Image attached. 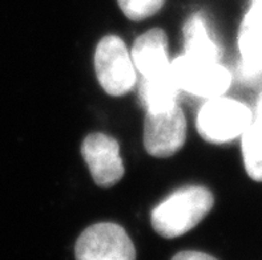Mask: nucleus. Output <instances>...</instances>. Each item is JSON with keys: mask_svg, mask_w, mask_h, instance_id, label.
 Returning a JSON list of instances; mask_svg holds the SVG:
<instances>
[{"mask_svg": "<svg viewBox=\"0 0 262 260\" xmlns=\"http://www.w3.org/2000/svg\"><path fill=\"white\" fill-rule=\"evenodd\" d=\"M135 68L143 77H152L170 68L168 39L163 30L153 28L139 37L130 53Z\"/></svg>", "mask_w": 262, "mask_h": 260, "instance_id": "nucleus-8", "label": "nucleus"}, {"mask_svg": "<svg viewBox=\"0 0 262 260\" xmlns=\"http://www.w3.org/2000/svg\"><path fill=\"white\" fill-rule=\"evenodd\" d=\"M241 137L246 173L254 181L262 182V122L253 120Z\"/></svg>", "mask_w": 262, "mask_h": 260, "instance_id": "nucleus-12", "label": "nucleus"}, {"mask_svg": "<svg viewBox=\"0 0 262 260\" xmlns=\"http://www.w3.org/2000/svg\"><path fill=\"white\" fill-rule=\"evenodd\" d=\"M170 70L181 90L205 99L223 96L232 84V75L220 61L183 55L170 63Z\"/></svg>", "mask_w": 262, "mask_h": 260, "instance_id": "nucleus-3", "label": "nucleus"}, {"mask_svg": "<svg viewBox=\"0 0 262 260\" xmlns=\"http://www.w3.org/2000/svg\"><path fill=\"white\" fill-rule=\"evenodd\" d=\"M121 11L130 20H144L161 10L165 0H117Z\"/></svg>", "mask_w": 262, "mask_h": 260, "instance_id": "nucleus-13", "label": "nucleus"}, {"mask_svg": "<svg viewBox=\"0 0 262 260\" xmlns=\"http://www.w3.org/2000/svg\"><path fill=\"white\" fill-rule=\"evenodd\" d=\"M181 89L177 85L170 68L166 72L152 77H143L140 86V99L146 109V113L164 112L177 105Z\"/></svg>", "mask_w": 262, "mask_h": 260, "instance_id": "nucleus-9", "label": "nucleus"}, {"mask_svg": "<svg viewBox=\"0 0 262 260\" xmlns=\"http://www.w3.org/2000/svg\"><path fill=\"white\" fill-rule=\"evenodd\" d=\"M241 63L262 69V13L250 7L238 33Z\"/></svg>", "mask_w": 262, "mask_h": 260, "instance_id": "nucleus-11", "label": "nucleus"}, {"mask_svg": "<svg viewBox=\"0 0 262 260\" xmlns=\"http://www.w3.org/2000/svg\"><path fill=\"white\" fill-rule=\"evenodd\" d=\"M256 120L257 121L262 122V93L259 94L258 100H257V104H256Z\"/></svg>", "mask_w": 262, "mask_h": 260, "instance_id": "nucleus-16", "label": "nucleus"}, {"mask_svg": "<svg viewBox=\"0 0 262 260\" xmlns=\"http://www.w3.org/2000/svg\"><path fill=\"white\" fill-rule=\"evenodd\" d=\"M237 72H238L239 79L243 80L244 83L257 84L262 81V69H256V68L239 63Z\"/></svg>", "mask_w": 262, "mask_h": 260, "instance_id": "nucleus-14", "label": "nucleus"}, {"mask_svg": "<svg viewBox=\"0 0 262 260\" xmlns=\"http://www.w3.org/2000/svg\"><path fill=\"white\" fill-rule=\"evenodd\" d=\"M76 260H136V248L121 226L96 223L85 228L75 246Z\"/></svg>", "mask_w": 262, "mask_h": 260, "instance_id": "nucleus-5", "label": "nucleus"}, {"mask_svg": "<svg viewBox=\"0 0 262 260\" xmlns=\"http://www.w3.org/2000/svg\"><path fill=\"white\" fill-rule=\"evenodd\" d=\"M81 153L93 181L101 187H111L124 175L119 144L110 135L103 133L90 134L84 139Z\"/></svg>", "mask_w": 262, "mask_h": 260, "instance_id": "nucleus-7", "label": "nucleus"}, {"mask_svg": "<svg viewBox=\"0 0 262 260\" xmlns=\"http://www.w3.org/2000/svg\"><path fill=\"white\" fill-rule=\"evenodd\" d=\"M172 260H217L212 255L200 251H183L173 256Z\"/></svg>", "mask_w": 262, "mask_h": 260, "instance_id": "nucleus-15", "label": "nucleus"}, {"mask_svg": "<svg viewBox=\"0 0 262 260\" xmlns=\"http://www.w3.org/2000/svg\"><path fill=\"white\" fill-rule=\"evenodd\" d=\"M252 121V112L245 104L220 96L204 104L196 124L204 139L225 144L243 135Z\"/></svg>", "mask_w": 262, "mask_h": 260, "instance_id": "nucleus-2", "label": "nucleus"}, {"mask_svg": "<svg viewBox=\"0 0 262 260\" xmlns=\"http://www.w3.org/2000/svg\"><path fill=\"white\" fill-rule=\"evenodd\" d=\"M186 138V120L177 104L164 112L146 113L144 145L157 158H166L183 148Z\"/></svg>", "mask_w": 262, "mask_h": 260, "instance_id": "nucleus-6", "label": "nucleus"}, {"mask_svg": "<svg viewBox=\"0 0 262 260\" xmlns=\"http://www.w3.org/2000/svg\"><path fill=\"white\" fill-rule=\"evenodd\" d=\"M214 199L209 190L190 186L177 190L152 211V227L166 239L189 232L209 214Z\"/></svg>", "mask_w": 262, "mask_h": 260, "instance_id": "nucleus-1", "label": "nucleus"}, {"mask_svg": "<svg viewBox=\"0 0 262 260\" xmlns=\"http://www.w3.org/2000/svg\"><path fill=\"white\" fill-rule=\"evenodd\" d=\"M95 70L108 94L123 96L136 84V68L124 41L117 36L100 40L95 52Z\"/></svg>", "mask_w": 262, "mask_h": 260, "instance_id": "nucleus-4", "label": "nucleus"}, {"mask_svg": "<svg viewBox=\"0 0 262 260\" xmlns=\"http://www.w3.org/2000/svg\"><path fill=\"white\" fill-rule=\"evenodd\" d=\"M185 55L194 59L219 61L221 50L208 31V24L203 13L193 15L184 26Z\"/></svg>", "mask_w": 262, "mask_h": 260, "instance_id": "nucleus-10", "label": "nucleus"}]
</instances>
